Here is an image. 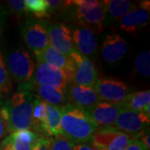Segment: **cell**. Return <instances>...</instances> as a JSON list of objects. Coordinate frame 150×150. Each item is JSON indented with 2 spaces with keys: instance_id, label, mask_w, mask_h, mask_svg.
Instances as JSON below:
<instances>
[{
  "instance_id": "obj_1",
  "label": "cell",
  "mask_w": 150,
  "mask_h": 150,
  "mask_svg": "<svg viewBox=\"0 0 150 150\" xmlns=\"http://www.w3.org/2000/svg\"><path fill=\"white\" fill-rule=\"evenodd\" d=\"M61 129L72 143H90L92 135L98 129L89 113L71 103L61 106Z\"/></svg>"
},
{
  "instance_id": "obj_2",
  "label": "cell",
  "mask_w": 150,
  "mask_h": 150,
  "mask_svg": "<svg viewBox=\"0 0 150 150\" xmlns=\"http://www.w3.org/2000/svg\"><path fill=\"white\" fill-rule=\"evenodd\" d=\"M37 98L33 93L18 91L4 102L8 133L24 129L32 131L33 110Z\"/></svg>"
},
{
  "instance_id": "obj_3",
  "label": "cell",
  "mask_w": 150,
  "mask_h": 150,
  "mask_svg": "<svg viewBox=\"0 0 150 150\" xmlns=\"http://www.w3.org/2000/svg\"><path fill=\"white\" fill-rule=\"evenodd\" d=\"M75 18L82 27L93 32L101 33L104 28L105 8L103 1L96 0H74Z\"/></svg>"
},
{
  "instance_id": "obj_4",
  "label": "cell",
  "mask_w": 150,
  "mask_h": 150,
  "mask_svg": "<svg viewBox=\"0 0 150 150\" xmlns=\"http://www.w3.org/2000/svg\"><path fill=\"white\" fill-rule=\"evenodd\" d=\"M6 67L11 79L19 83L30 80L35 71V64L31 55L22 48L14 49L8 54Z\"/></svg>"
},
{
  "instance_id": "obj_5",
  "label": "cell",
  "mask_w": 150,
  "mask_h": 150,
  "mask_svg": "<svg viewBox=\"0 0 150 150\" xmlns=\"http://www.w3.org/2000/svg\"><path fill=\"white\" fill-rule=\"evenodd\" d=\"M133 136L115 128H98L92 135V147L97 150H125Z\"/></svg>"
},
{
  "instance_id": "obj_6",
  "label": "cell",
  "mask_w": 150,
  "mask_h": 150,
  "mask_svg": "<svg viewBox=\"0 0 150 150\" xmlns=\"http://www.w3.org/2000/svg\"><path fill=\"white\" fill-rule=\"evenodd\" d=\"M73 64L72 83L78 85L93 88L98 80V71L88 57L74 50L69 55Z\"/></svg>"
},
{
  "instance_id": "obj_7",
  "label": "cell",
  "mask_w": 150,
  "mask_h": 150,
  "mask_svg": "<svg viewBox=\"0 0 150 150\" xmlns=\"http://www.w3.org/2000/svg\"><path fill=\"white\" fill-rule=\"evenodd\" d=\"M48 23L42 19L28 18L22 28V35L25 43L36 54L49 45Z\"/></svg>"
},
{
  "instance_id": "obj_8",
  "label": "cell",
  "mask_w": 150,
  "mask_h": 150,
  "mask_svg": "<svg viewBox=\"0 0 150 150\" xmlns=\"http://www.w3.org/2000/svg\"><path fill=\"white\" fill-rule=\"evenodd\" d=\"M149 1H141L133 4L129 10L118 22L119 28L132 35L136 34L149 21Z\"/></svg>"
},
{
  "instance_id": "obj_9",
  "label": "cell",
  "mask_w": 150,
  "mask_h": 150,
  "mask_svg": "<svg viewBox=\"0 0 150 150\" xmlns=\"http://www.w3.org/2000/svg\"><path fill=\"white\" fill-rule=\"evenodd\" d=\"M100 101L120 106L131 93L124 82L115 79H98L93 87Z\"/></svg>"
},
{
  "instance_id": "obj_10",
  "label": "cell",
  "mask_w": 150,
  "mask_h": 150,
  "mask_svg": "<svg viewBox=\"0 0 150 150\" xmlns=\"http://www.w3.org/2000/svg\"><path fill=\"white\" fill-rule=\"evenodd\" d=\"M35 73L30 81L38 85L53 86L66 93V88L68 81L64 73L61 70L52 65L37 61V67Z\"/></svg>"
},
{
  "instance_id": "obj_11",
  "label": "cell",
  "mask_w": 150,
  "mask_h": 150,
  "mask_svg": "<svg viewBox=\"0 0 150 150\" xmlns=\"http://www.w3.org/2000/svg\"><path fill=\"white\" fill-rule=\"evenodd\" d=\"M150 123V117L144 112H135L120 107L113 128L130 135L139 134Z\"/></svg>"
},
{
  "instance_id": "obj_12",
  "label": "cell",
  "mask_w": 150,
  "mask_h": 150,
  "mask_svg": "<svg viewBox=\"0 0 150 150\" xmlns=\"http://www.w3.org/2000/svg\"><path fill=\"white\" fill-rule=\"evenodd\" d=\"M66 96L69 103L87 112L100 101L93 88L78 85L74 83H68Z\"/></svg>"
},
{
  "instance_id": "obj_13",
  "label": "cell",
  "mask_w": 150,
  "mask_h": 150,
  "mask_svg": "<svg viewBox=\"0 0 150 150\" xmlns=\"http://www.w3.org/2000/svg\"><path fill=\"white\" fill-rule=\"evenodd\" d=\"M18 91L23 92H34L38 98H39L43 102L50 105L54 106H64L69 103L66 93L59 88H56L53 86L38 85L28 81L26 83H20L18 88Z\"/></svg>"
},
{
  "instance_id": "obj_14",
  "label": "cell",
  "mask_w": 150,
  "mask_h": 150,
  "mask_svg": "<svg viewBox=\"0 0 150 150\" xmlns=\"http://www.w3.org/2000/svg\"><path fill=\"white\" fill-rule=\"evenodd\" d=\"M48 36L49 45L66 56H69L75 50L72 40L71 30L64 23H54L49 25Z\"/></svg>"
},
{
  "instance_id": "obj_15",
  "label": "cell",
  "mask_w": 150,
  "mask_h": 150,
  "mask_svg": "<svg viewBox=\"0 0 150 150\" xmlns=\"http://www.w3.org/2000/svg\"><path fill=\"white\" fill-rule=\"evenodd\" d=\"M34 55L37 61H41L59 69L64 73L68 83H72L73 64L69 56L60 53L51 45H48L42 51Z\"/></svg>"
},
{
  "instance_id": "obj_16",
  "label": "cell",
  "mask_w": 150,
  "mask_h": 150,
  "mask_svg": "<svg viewBox=\"0 0 150 150\" xmlns=\"http://www.w3.org/2000/svg\"><path fill=\"white\" fill-rule=\"evenodd\" d=\"M128 49L127 42L118 34L107 35L101 46V56L105 63L113 64L123 59Z\"/></svg>"
},
{
  "instance_id": "obj_17",
  "label": "cell",
  "mask_w": 150,
  "mask_h": 150,
  "mask_svg": "<svg viewBox=\"0 0 150 150\" xmlns=\"http://www.w3.org/2000/svg\"><path fill=\"white\" fill-rule=\"evenodd\" d=\"M120 107L110 103L99 101L88 111L98 128H113Z\"/></svg>"
},
{
  "instance_id": "obj_18",
  "label": "cell",
  "mask_w": 150,
  "mask_h": 150,
  "mask_svg": "<svg viewBox=\"0 0 150 150\" xmlns=\"http://www.w3.org/2000/svg\"><path fill=\"white\" fill-rule=\"evenodd\" d=\"M75 50L83 56H89L96 51L97 40L94 33L87 28H77L72 35Z\"/></svg>"
},
{
  "instance_id": "obj_19",
  "label": "cell",
  "mask_w": 150,
  "mask_h": 150,
  "mask_svg": "<svg viewBox=\"0 0 150 150\" xmlns=\"http://www.w3.org/2000/svg\"><path fill=\"white\" fill-rule=\"evenodd\" d=\"M32 131L38 136L52 137L48 126L46 103L39 98H37L34 102L32 115Z\"/></svg>"
},
{
  "instance_id": "obj_20",
  "label": "cell",
  "mask_w": 150,
  "mask_h": 150,
  "mask_svg": "<svg viewBox=\"0 0 150 150\" xmlns=\"http://www.w3.org/2000/svg\"><path fill=\"white\" fill-rule=\"evenodd\" d=\"M105 8V23L119 22L122 17L129 10L132 6L131 1L127 0H107L103 1Z\"/></svg>"
},
{
  "instance_id": "obj_21",
  "label": "cell",
  "mask_w": 150,
  "mask_h": 150,
  "mask_svg": "<svg viewBox=\"0 0 150 150\" xmlns=\"http://www.w3.org/2000/svg\"><path fill=\"white\" fill-rule=\"evenodd\" d=\"M149 104H150V91L142 90L131 92L119 107L135 112H143L144 108Z\"/></svg>"
},
{
  "instance_id": "obj_22",
  "label": "cell",
  "mask_w": 150,
  "mask_h": 150,
  "mask_svg": "<svg viewBox=\"0 0 150 150\" xmlns=\"http://www.w3.org/2000/svg\"><path fill=\"white\" fill-rule=\"evenodd\" d=\"M48 122L51 136L63 134L61 129V106H54L46 103Z\"/></svg>"
},
{
  "instance_id": "obj_23",
  "label": "cell",
  "mask_w": 150,
  "mask_h": 150,
  "mask_svg": "<svg viewBox=\"0 0 150 150\" xmlns=\"http://www.w3.org/2000/svg\"><path fill=\"white\" fill-rule=\"evenodd\" d=\"M33 144L19 138L16 133L6 137L0 144V150H32Z\"/></svg>"
},
{
  "instance_id": "obj_24",
  "label": "cell",
  "mask_w": 150,
  "mask_h": 150,
  "mask_svg": "<svg viewBox=\"0 0 150 150\" xmlns=\"http://www.w3.org/2000/svg\"><path fill=\"white\" fill-rule=\"evenodd\" d=\"M25 7L28 13H32L37 19L50 17L46 0H25Z\"/></svg>"
},
{
  "instance_id": "obj_25",
  "label": "cell",
  "mask_w": 150,
  "mask_h": 150,
  "mask_svg": "<svg viewBox=\"0 0 150 150\" xmlns=\"http://www.w3.org/2000/svg\"><path fill=\"white\" fill-rule=\"evenodd\" d=\"M134 70L138 74L141 75L144 78H149L150 76V53L149 50L145 49L140 52L137 55L135 63H134Z\"/></svg>"
},
{
  "instance_id": "obj_26",
  "label": "cell",
  "mask_w": 150,
  "mask_h": 150,
  "mask_svg": "<svg viewBox=\"0 0 150 150\" xmlns=\"http://www.w3.org/2000/svg\"><path fill=\"white\" fill-rule=\"evenodd\" d=\"M12 88V79L6 67L4 56L0 52V93L8 94Z\"/></svg>"
},
{
  "instance_id": "obj_27",
  "label": "cell",
  "mask_w": 150,
  "mask_h": 150,
  "mask_svg": "<svg viewBox=\"0 0 150 150\" xmlns=\"http://www.w3.org/2000/svg\"><path fill=\"white\" fill-rule=\"evenodd\" d=\"M74 144L64 134L50 138V150H74Z\"/></svg>"
},
{
  "instance_id": "obj_28",
  "label": "cell",
  "mask_w": 150,
  "mask_h": 150,
  "mask_svg": "<svg viewBox=\"0 0 150 150\" xmlns=\"http://www.w3.org/2000/svg\"><path fill=\"white\" fill-rule=\"evenodd\" d=\"M6 3L9 8V10L17 18H21L23 16L28 14L25 7V0H8Z\"/></svg>"
},
{
  "instance_id": "obj_29",
  "label": "cell",
  "mask_w": 150,
  "mask_h": 150,
  "mask_svg": "<svg viewBox=\"0 0 150 150\" xmlns=\"http://www.w3.org/2000/svg\"><path fill=\"white\" fill-rule=\"evenodd\" d=\"M8 133V115L4 102L0 101V139Z\"/></svg>"
},
{
  "instance_id": "obj_30",
  "label": "cell",
  "mask_w": 150,
  "mask_h": 150,
  "mask_svg": "<svg viewBox=\"0 0 150 150\" xmlns=\"http://www.w3.org/2000/svg\"><path fill=\"white\" fill-rule=\"evenodd\" d=\"M48 4L49 15L51 16L55 13H59L61 10L65 8V1H59V0H46Z\"/></svg>"
},
{
  "instance_id": "obj_31",
  "label": "cell",
  "mask_w": 150,
  "mask_h": 150,
  "mask_svg": "<svg viewBox=\"0 0 150 150\" xmlns=\"http://www.w3.org/2000/svg\"><path fill=\"white\" fill-rule=\"evenodd\" d=\"M32 150H50V138L38 136Z\"/></svg>"
},
{
  "instance_id": "obj_32",
  "label": "cell",
  "mask_w": 150,
  "mask_h": 150,
  "mask_svg": "<svg viewBox=\"0 0 150 150\" xmlns=\"http://www.w3.org/2000/svg\"><path fill=\"white\" fill-rule=\"evenodd\" d=\"M125 150H146L144 145L142 144V143L139 139H133L129 141V144L127 146V148Z\"/></svg>"
},
{
  "instance_id": "obj_33",
  "label": "cell",
  "mask_w": 150,
  "mask_h": 150,
  "mask_svg": "<svg viewBox=\"0 0 150 150\" xmlns=\"http://www.w3.org/2000/svg\"><path fill=\"white\" fill-rule=\"evenodd\" d=\"M6 21H7V13L4 9L0 8V37L4 32Z\"/></svg>"
},
{
  "instance_id": "obj_34",
  "label": "cell",
  "mask_w": 150,
  "mask_h": 150,
  "mask_svg": "<svg viewBox=\"0 0 150 150\" xmlns=\"http://www.w3.org/2000/svg\"><path fill=\"white\" fill-rule=\"evenodd\" d=\"M74 150H97L93 147L89 145L84 144H74Z\"/></svg>"
},
{
  "instance_id": "obj_35",
  "label": "cell",
  "mask_w": 150,
  "mask_h": 150,
  "mask_svg": "<svg viewBox=\"0 0 150 150\" xmlns=\"http://www.w3.org/2000/svg\"><path fill=\"white\" fill-rule=\"evenodd\" d=\"M3 98V94H2V93H0V99H1V98Z\"/></svg>"
}]
</instances>
